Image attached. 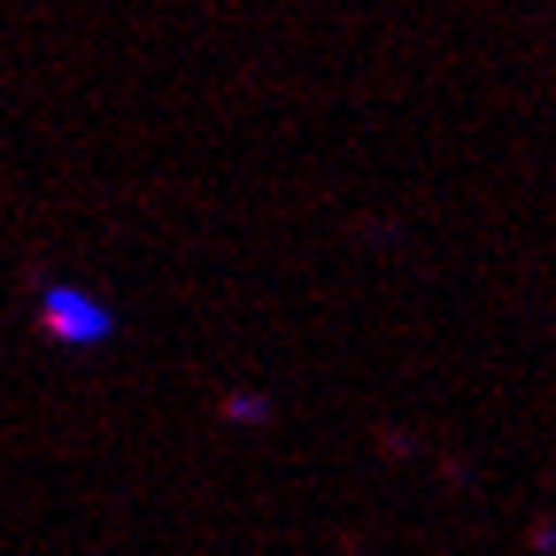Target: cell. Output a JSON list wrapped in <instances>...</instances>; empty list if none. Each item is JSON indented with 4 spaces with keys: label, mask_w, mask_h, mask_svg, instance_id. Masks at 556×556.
Masks as SVG:
<instances>
[{
    "label": "cell",
    "mask_w": 556,
    "mask_h": 556,
    "mask_svg": "<svg viewBox=\"0 0 556 556\" xmlns=\"http://www.w3.org/2000/svg\"><path fill=\"white\" fill-rule=\"evenodd\" d=\"M86 294H47V325L54 332H70V340H93L101 332V309H78Z\"/></svg>",
    "instance_id": "1"
}]
</instances>
